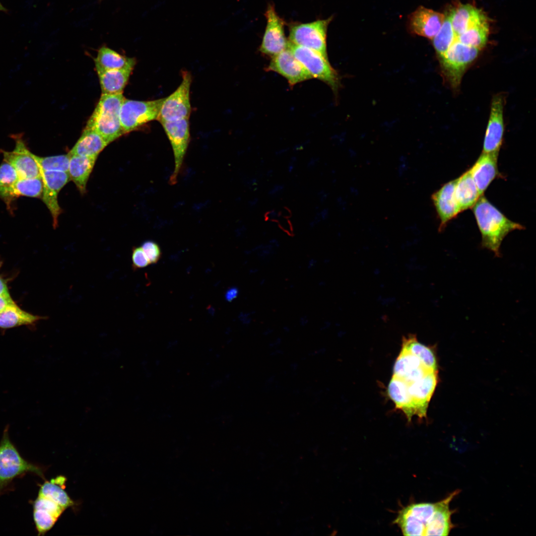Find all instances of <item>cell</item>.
Here are the masks:
<instances>
[{
	"label": "cell",
	"instance_id": "cell-57",
	"mask_svg": "<svg viewBox=\"0 0 536 536\" xmlns=\"http://www.w3.org/2000/svg\"><path fill=\"white\" fill-rule=\"evenodd\" d=\"M272 332H273V330L272 329H267L263 332V335H266V336H267V335H268L271 334Z\"/></svg>",
	"mask_w": 536,
	"mask_h": 536
},
{
	"label": "cell",
	"instance_id": "cell-9",
	"mask_svg": "<svg viewBox=\"0 0 536 536\" xmlns=\"http://www.w3.org/2000/svg\"><path fill=\"white\" fill-rule=\"evenodd\" d=\"M332 18L307 23L292 25L290 29L289 42L314 50L328 58L326 37Z\"/></svg>",
	"mask_w": 536,
	"mask_h": 536
},
{
	"label": "cell",
	"instance_id": "cell-5",
	"mask_svg": "<svg viewBox=\"0 0 536 536\" xmlns=\"http://www.w3.org/2000/svg\"><path fill=\"white\" fill-rule=\"evenodd\" d=\"M288 48L294 57L312 75L329 85L334 92L340 86V78L337 71L331 66L328 59L320 53L288 41Z\"/></svg>",
	"mask_w": 536,
	"mask_h": 536
},
{
	"label": "cell",
	"instance_id": "cell-23",
	"mask_svg": "<svg viewBox=\"0 0 536 536\" xmlns=\"http://www.w3.org/2000/svg\"><path fill=\"white\" fill-rule=\"evenodd\" d=\"M388 394L396 408L402 410L410 422L416 415L415 407L408 391V384L393 376L388 387Z\"/></svg>",
	"mask_w": 536,
	"mask_h": 536
},
{
	"label": "cell",
	"instance_id": "cell-27",
	"mask_svg": "<svg viewBox=\"0 0 536 536\" xmlns=\"http://www.w3.org/2000/svg\"><path fill=\"white\" fill-rule=\"evenodd\" d=\"M133 68H122L98 74L102 94H123Z\"/></svg>",
	"mask_w": 536,
	"mask_h": 536
},
{
	"label": "cell",
	"instance_id": "cell-44",
	"mask_svg": "<svg viewBox=\"0 0 536 536\" xmlns=\"http://www.w3.org/2000/svg\"><path fill=\"white\" fill-rule=\"evenodd\" d=\"M280 217L279 211H278L274 210L268 211L265 214V219L266 220H270L271 222H275L276 223H277Z\"/></svg>",
	"mask_w": 536,
	"mask_h": 536
},
{
	"label": "cell",
	"instance_id": "cell-13",
	"mask_svg": "<svg viewBox=\"0 0 536 536\" xmlns=\"http://www.w3.org/2000/svg\"><path fill=\"white\" fill-rule=\"evenodd\" d=\"M267 70L281 75L291 86L313 78L288 48L272 57Z\"/></svg>",
	"mask_w": 536,
	"mask_h": 536
},
{
	"label": "cell",
	"instance_id": "cell-51",
	"mask_svg": "<svg viewBox=\"0 0 536 536\" xmlns=\"http://www.w3.org/2000/svg\"><path fill=\"white\" fill-rule=\"evenodd\" d=\"M317 264V261L315 259H311L308 262L307 267L309 269L313 268Z\"/></svg>",
	"mask_w": 536,
	"mask_h": 536
},
{
	"label": "cell",
	"instance_id": "cell-55",
	"mask_svg": "<svg viewBox=\"0 0 536 536\" xmlns=\"http://www.w3.org/2000/svg\"><path fill=\"white\" fill-rule=\"evenodd\" d=\"M290 369L293 371H296L298 368V364L296 362H293L290 364Z\"/></svg>",
	"mask_w": 536,
	"mask_h": 536
},
{
	"label": "cell",
	"instance_id": "cell-2",
	"mask_svg": "<svg viewBox=\"0 0 536 536\" xmlns=\"http://www.w3.org/2000/svg\"><path fill=\"white\" fill-rule=\"evenodd\" d=\"M123 94H102L86 128L95 130L109 144L125 134L120 121Z\"/></svg>",
	"mask_w": 536,
	"mask_h": 536
},
{
	"label": "cell",
	"instance_id": "cell-39",
	"mask_svg": "<svg viewBox=\"0 0 536 536\" xmlns=\"http://www.w3.org/2000/svg\"><path fill=\"white\" fill-rule=\"evenodd\" d=\"M132 268L137 270L148 266L150 262L141 247H134L132 253Z\"/></svg>",
	"mask_w": 536,
	"mask_h": 536
},
{
	"label": "cell",
	"instance_id": "cell-7",
	"mask_svg": "<svg viewBox=\"0 0 536 536\" xmlns=\"http://www.w3.org/2000/svg\"><path fill=\"white\" fill-rule=\"evenodd\" d=\"M182 80L177 88L164 98L157 120L162 123L189 118L191 113L190 89L192 75L187 70L182 71Z\"/></svg>",
	"mask_w": 536,
	"mask_h": 536
},
{
	"label": "cell",
	"instance_id": "cell-25",
	"mask_svg": "<svg viewBox=\"0 0 536 536\" xmlns=\"http://www.w3.org/2000/svg\"><path fill=\"white\" fill-rule=\"evenodd\" d=\"M97 74L122 68H134L135 60L120 55L116 51L106 47H101L94 60Z\"/></svg>",
	"mask_w": 536,
	"mask_h": 536
},
{
	"label": "cell",
	"instance_id": "cell-46",
	"mask_svg": "<svg viewBox=\"0 0 536 536\" xmlns=\"http://www.w3.org/2000/svg\"><path fill=\"white\" fill-rule=\"evenodd\" d=\"M0 295L4 296H10L6 282L0 275Z\"/></svg>",
	"mask_w": 536,
	"mask_h": 536
},
{
	"label": "cell",
	"instance_id": "cell-53",
	"mask_svg": "<svg viewBox=\"0 0 536 536\" xmlns=\"http://www.w3.org/2000/svg\"><path fill=\"white\" fill-rule=\"evenodd\" d=\"M283 353V351L280 349H275L272 351L271 353V355L272 356H277L281 355Z\"/></svg>",
	"mask_w": 536,
	"mask_h": 536
},
{
	"label": "cell",
	"instance_id": "cell-47",
	"mask_svg": "<svg viewBox=\"0 0 536 536\" xmlns=\"http://www.w3.org/2000/svg\"><path fill=\"white\" fill-rule=\"evenodd\" d=\"M251 315V313H242L240 317V320L244 324L249 325L252 321Z\"/></svg>",
	"mask_w": 536,
	"mask_h": 536
},
{
	"label": "cell",
	"instance_id": "cell-6",
	"mask_svg": "<svg viewBox=\"0 0 536 536\" xmlns=\"http://www.w3.org/2000/svg\"><path fill=\"white\" fill-rule=\"evenodd\" d=\"M164 98L149 101L124 99L120 110V121L125 134L157 120Z\"/></svg>",
	"mask_w": 536,
	"mask_h": 536
},
{
	"label": "cell",
	"instance_id": "cell-15",
	"mask_svg": "<svg viewBox=\"0 0 536 536\" xmlns=\"http://www.w3.org/2000/svg\"><path fill=\"white\" fill-rule=\"evenodd\" d=\"M16 145L12 151L1 150L3 160L11 165L15 169L19 179L34 178L40 176V169L25 142L20 137H15Z\"/></svg>",
	"mask_w": 536,
	"mask_h": 536
},
{
	"label": "cell",
	"instance_id": "cell-50",
	"mask_svg": "<svg viewBox=\"0 0 536 536\" xmlns=\"http://www.w3.org/2000/svg\"><path fill=\"white\" fill-rule=\"evenodd\" d=\"M319 159L318 158H311L308 163V168L310 169H313L315 167L316 164L318 163Z\"/></svg>",
	"mask_w": 536,
	"mask_h": 536
},
{
	"label": "cell",
	"instance_id": "cell-56",
	"mask_svg": "<svg viewBox=\"0 0 536 536\" xmlns=\"http://www.w3.org/2000/svg\"><path fill=\"white\" fill-rule=\"evenodd\" d=\"M274 378L275 377L274 376H271L267 379L266 383L267 384H270L272 383L274 381Z\"/></svg>",
	"mask_w": 536,
	"mask_h": 536
},
{
	"label": "cell",
	"instance_id": "cell-18",
	"mask_svg": "<svg viewBox=\"0 0 536 536\" xmlns=\"http://www.w3.org/2000/svg\"><path fill=\"white\" fill-rule=\"evenodd\" d=\"M498 156L482 152L469 169L480 196L495 179L501 177L497 166Z\"/></svg>",
	"mask_w": 536,
	"mask_h": 536
},
{
	"label": "cell",
	"instance_id": "cell-59",
	"mask_svg": "<svg viewBox=\"0 0 536 536\" xmlns=\"http://www.w3.org/2000/svg\"><path fill=\"white\" fill-rule=\"evenodd\" d=\"M283 330L285 333H289L290 331V328L287 326L284 327Z\"/></svg>",
	"mask_w": 536,
	"mask_h": 536
},
{
	"label": "cell",
	"instance_id": "cell-41",
	"mask_svg": "<svg viewBox=\"0 0 536 536\" xmlns=\"http://www.w3.org/2000/svg\"><path fill=\"white\" fill-rule=\"evenodd\" d=\"M279 227L289 235L293 234V227L290 220L287 218L280 217L278 221Z\"/></svg>",
	"mask_w": 536,
	"mask_h": 536
},
{
	"label": "cell",
	"instance_id": "cell-31",
	"mask_svg": "<svg viewBox=\"0 0 536 536\" xmlns=\"http://www.w3.org/2000/svg\"><path fill=\"white\" fill-rule=\"evenodd\" d=\"M43 318L22 310L15 304L0 312V328L6 329L29 325Z\"/></svg>",
	"mask_w": 536,
	"mask_h": 536
},
{
	"label": "cell",
	"instance_id": "cell-54",
	"mask_svg": "<svg viewBox=\"0 0 536 536\" xmlns=\"http://www.w3.org/2000/svg\"><path fill=\"white\" fill-rule=\"evenodd\" d=\"M322 350H323V349H318L314 350L313 351H312L310 353V355H312V356L318 355L321 354L322 352Z\"/></svg>",
	"mask_w": 536,
	"mask_h": 536
},
{
	"label": "cell",
	"instance_id": "cell-29",
	"mask_svg": "<svg viewBox=\"0 0 536 536\" xmlns=\"http://www.w3.org/2000/svg\"><path fill=\"white\" fill-rule=\"evenodd\" d=\"M66 481L63 476L45 481L40 486L38 495L53 500L65 509L73 506L74 502L65 490Z\"/></svg>",
	"mask_w": 536,
	"mask_h": 536
},
{
	"label": "cell",
	"instance_id": "cell-21",
	"mask_svg": "<svg viewBox=\"0 0 536 536\" xmlns=\"http://www.w3.org/2000/svg\"><path fill=\"white\" fill-rule=\"evenodd\" d=\"M108 144L96 131L85 127L68 154L70 155L97 157Z\"/></svg>",
	"mask_w": 536,
	"mask_h": 536
},
{
	"label": "cell",
	"instance_id": "cell-1",
	"mask_svg": "<svg viewBox=\"0 0 536 536\" xmlns=\"http://www.w3.org/2000/svg\"><path fill=\"white\" fill-rule=\"evenodd\" d=\"M472 211L481 235V246L500 257L504 238L511 231L523 230V225L508 219L483 196L479 197Z\"/></svg>",
	"mask_w": 536,
	"mask_h": 536
},
{
	"label": "cell",
	"instance_id": "cell-35",
	"mask_svg": "<svg viewBox=\"0 0 536 536\" xmlns=\"http://www.w3.org/2000/svg\"><path fill=\"white\" fill-rule=\"evenodd\" d=\"M33 156L39 167L43 170L68 173L70 156L68 153L47 157H40L33 154Z\"/></svg>",
	"mask_w": 536,
	"mask_h": 536
},
{
	"label": "cell",
	"instance_id": "cell-14",
	"mask_svg": "<svg viewBox=\"0 0 536 536\" xmlns=\"http://www.w3.org/2000/svg\"><path fill=\"white\" fill-rule=\"evenodd\" d=\"M445 18V14L420 6L409 15L407 27L412 34L433 39L442 26Z\"/></svg>",
	"mask_w": 536,
	"mask_h": 536
},
{
	"label": "cell",
	"instance_id": "cell-26",
	"mask_svg": "<svg viewBox=\"0 0 536 536\" xmlns=\"http://www.w3.org/2000/svg\"><path fill=\"white\" fill-rule=\"evenodd\" d=\"M18 179L14 167L3 160L0 165V199L5 203L11 214H13L14 203L17 198L14 185Z\"/></svg>",
	"mask_w": 536,
	"mask_h": 536
},
{
	"label": "cell",
	"instance_id": "cell-33",
	"mask_svg": "<svg viewBox=\"0 0 536 536\" xmlns=\"http://www.w3.org/2000/svg\"><path fill=\"white\" fill-rule=\"evenodd\" d=\"M445 15L443 25L433 39L434 48L439 58L445 53L456 39L450 19L447 14Z\"/></svg>",
	"mask_w": 536,
	"mask_h": 536
},
{
	"label": "cell",
	"instance_id": "cell-4",
	"mask_svg": "<svg viewBox=\"0 0 536 536\" xmlns=\"http://www.w3.org/2000/svg\"><path fill=\"white\" fill-rule=\"evenodd\" d=\"M479 51L456 39L439 58L443 74L451 87L457 88L459 86L466 69L477 57Z\"/></svg>",
	"mask_w": 536,
	"mask_h": 536
},
{
	"label": "cell",
	"instance_id": "cell-12",
	"mask_svg": "<svg viewBox=\"0 0 536 536\" xmlns=\"http://www.w3.org/2000/svg\"><path fill=\"white\" fill-rule=\"evenodd\" d=\"M504 101L503 96L501 95H497L493 97L482 152L498 155L504 132Z\"/></svg>",
	"mask_w": 536,
	"mask_h": 536
},
{
	"label": "cell",
	"instance_id": "cell-24",
	"mask_svg": "<svg viewBox=\"0 0 536 536\" xmlns=\"http://www.w3.org/2000/svg\"><path fill=\"white\" fill-rule=\"evenodd\" d=\"M455 195L461 212L472 207L480 197L469 169L457 178Z\"/></svg>",
	"mask_w": 536,
	"mask_h": 536
},
{
	"label": "cell",
	"instance_id": "cell-10",
	"mask_svg": "<svg viewBox=\"0 0 536 536\" xmlns=\"http://www.w3.org/2000/svg\"><path fill=\"white\" fill-rule=\"evenodd\" d=\"M266 17L267 25L260 51L273 57L288 48V41L284 34V21L278 16L273 5H268Z\"/></svg>",
	"mask_w": 536,
	"mask_h": 536
},
{
	"label": "cell",
	"instance_id": "cell-49",
	"mask_svg": "<svg viewBox=\"0 0 536 536\" xmlns=\"http://www.w3.org/2000/svg\"><path fill=\"white\" fill-rule=\"evenodd\" d=\"M296 162L297 159L295 157H292L290 159V162L288 166V169L289 172H291L294 169Z\"/></svg>",
	"mask_w": 536,
	"mask_h": 536
},
{
	"label": "cell",
	"instance_id": "cell-37",
	"mask_svg": "<svg viewBox=\"0 0 536 536\" xmlns=\"http://www.w3.org/2000/svg\"><path fill=\"white\" fill-rule=\"evenodd\" d=\"M33 508L45 510L57 519H59L66 509L53 500L40 495H38L37 498L34 501Z\"/></svg>",
	"mask_w": 536,
	"mask_h": 536
},
{
	"label": "cell",
	"instance_id": "cell-58",
	"mask_svg": "<svg viewBox=\"0 0 536 536\" xmlns=\"http://www.w3.org/2000/svg\"><path fill=\"white\" fill-rule=\"evenodd\" d=\"M258 201V198H255L252 201H251L250 202V204L251 205V206H255V205L257 203Z\"/></svg>",
	"mask_w": 536,
	"mask_h": 536
},
{
	"label": "cell",
	"instance_id": "cell-11",
	"mask_svg": "<svg viewBox=\"0 0 536 536\" xmlns=\"http://www.w3.org/2000/svg\"><path fill=\"white\" fill-rule=\"evenodd\" d=\"M39 169L43 183L41 199L51 214L53 225L56 228L58 226L59 216L63 212L58 203V195L70 181V177L67 172Z\"/></svg>",
	"mask_w": 536,
	"mask_h": 536
},
{
	"label": "cell",
	"instance_id": "cell-32",
	"mask_svg": "<svg viewBox=\"0 0 536 536\" xmlns=\"http://www.w3.org/2000/svg\"><path fill=\"white\" fill-rule=\"evenodd\" d=\"M489 32L488 21L477 24L456 36L461 43L479 50L487 43Z\"/></svg>",
	"mask_w": 536,
	"mask_h": 536
},
{
	"label": "cell",
	"instance_id": "cell-20",
	"mask_svg": "<svg viewBox=\"0 0 536 536\" xmlns=\"http://www.w3.org/2000/svg\"><path fill=\"white\" fill-rule=\"evenodd\" d=\"M447 15L456 36L477 24L488 21L483 11L470 4H460Z\"/></svg>",
	"mask_w": 536,
	"mask_h": 536
},
{
	"label": "cell",
	"instance_id": "cell-45",
	"mask_svg": "<svg viewBox=\"0 0 536 536\" xmlns=\"http://www.w3.org/2000/svg\"><path fill=\"white\" fill-rule=\"evenodd\" d=\"M283 189V185H275L269 191L268 194L273 198H277L282 194Z\"/></svg>",
	"mask_w": 536,
	"mask_h": 536
},
{
	"label": "cell",
	"instance_id": "cell-61",
	"mask_svg": "<svg viewBox=\"0 0 536 536\" xmlns=\"http://www.w3.org/2000/svg\"><path fill=\"white\" fill-rule=\"evenodd\" d=\"M272 171H271V170H269V171H268V173H267V175H268V176H270V175H271L272 174Z\"/></svg>",
	"mask_w": 536,
	"mask_h": 536
},
{
	"label": "cell",
	"instance_id": "cell-38",
	"mask_svg": "<svg viewBox=\"0 0 536 536\" xmlns=\"http://www.w3.org/2000/svg\"><path fill=\"white\" fill-rule=\"evenodd\" d=\"M150 264L157 263L162 255L158 244L152 240L144 241L141 246Z\"/></svg>",
	"mask_w": 536,
	"mask_h": 536
},
{
	"label": "cell",
	"instance_id": "cell-36",
	"mask_svg": "<svg viewBox=\"0 0 536 536\" xmlns=\"http://www.w3.org/2000/svg\"><path fill=\"white\" fill-rule=\"evenodd\" d=\"M33 519L38 535H43L51 529L58 519L45 510L33 509Z\"/></svg>",
	"mask_w": 536,
	"mask_h": 536
},
{
	"label": "cell",
	"instance_id": "cell-22",
	"mask_svg": "<svg viewBox=\"0 0 536 536\" xmlns=\"http://www.w3.org/2000/svg\"><path fill=\"white\" fill-rule=\"evenodd\" d=\"M97 157L70 155L68 173L79 192H86V184Z\"/></svg>",
	"mask_w": 536,
	"mask_h": 536
},
{
	"label": "cell",
	"instance_id": "cell-52",
	"mask_svg": "<svg viewBox=\"0 0 536 536\" xmlns=\"http://www.w3.org/2000/svg\"><path fill=\"white\" fill-rule=\"evenodd\" d=\"M308 321V318L306 316H303L299 319V323L301 326H305L307 325Z\"/></svg>",
	"mask_w": 536,
	"mask_h": 536
},
{
	"label": "cell",
	"instance_id": "cell-17",
	"mask_svg": "<svg viewBox=\"0 0 536 536\" xmlns=\"http://www.w3.org/2000/svg\"><path fill=\"white\" fill-rule=\"evenodd\" d=\"M438 381L437 370L428 373L422 378L408 385V391L416 411L420 418L426 416L429 402Z\"/></svg>",
	"mask_w": 536,
	"mask_h": 536
},
{
	"label": "cell",
	"instance_id": "cell-30",
	"mask_svg": "<svg viewBox=\"0 0 536 536\" xmlns=\"http://www.w3.org/2000/svg\"><path fill=\"white\" fill-rule=\"evenodd\" d=\"M402 348L417 356L428 369L437 370V360L433 350L419 342L415 335L410 334L402 337Z\"/></svg>",
	"mask_w": 536,
	"mask_h": 536
},
{
	"label": "cell",
	"instance_id": "cell-48",
	"mask_svg": "<svg viewBox=\"0 0 536 536\" xmlns=\"http://www.w3.org/2000/svg\"><path fill=\"white\" fill-rule=\"evenodd\" d=\"M281 341L282 339L280 337H277L273 341L270 342L269 346L271 348H276L280 345Z\"/></svg>",
	"mask_w": 536,
	"mask_h": 536
},
{
	"label": "cell",
	"instance_id": "cell-28",
	"mask_svg": "<svg viewBox=\"0 0 536 536\" xmlns=\"http://www.w3.org/2000/svg\"><path fill=\"white\" fill-rule=\"evenodd\" d=\"M459 493L456 490L445 499L437 502V507L434 514L433 522L429 536H447L453 528L451 516L453 513L449 508L450 503Z\"/></svg>",
	"mask_w": 536,
	"mask_h": 536
},
{
	"label": "cell",
	"instance_id": "cell-19",
	"mask_svg": "<svg viewBox=\"0 0 536 536\" xmlns=\"http://www.w3.org/2000/svg\"><path fill=\"white\" fill-rule=\"evenodd\" d=\"M431 371L417 356L402 348L394 364L393 376L409 384Z\"/></svg>",
	"mask_w": 536,
	"mask_h": 536
},
{
	"label": "cell",
	"instance_id": "cell-43",
	"mask_svg": "<svg viewBox=\"0 0 536 536\" xmlns=\"http://www.w3.org/2000/svg\"><path fill=\"white\" fill-rule=\"evenodd\" d=\"M14 301L10 296H4L0 295V312L3 311L8 307L15 304Z\"/></svg>",
	"mask_w": 536,
	"mask_h": 536
},
{
	"label": "cell",
	"instance_id": "cell-16",
	"mask_svg": "<svg viewBox=\"0 0 536 536\" xmlns=\"http://www.w3.org/2000/svg\"><path fill=\"white\" fill-rule=\"evenodd\" d=\"M457 178L442 186L432 195V200L435 207L440 224L441 231L451 219L461 212L455 195Z\"/></svg>",
	"mask_w": 536,
	"mask_h": 536
},
{
	"label": "cell",
	"instance_id": "cell-60",
	"mask_svg": "<svg viewBox=\"0 0 536 536\" xmlns=\"http://www.w3.org/2000/svg\"><path fill=\"white\" fill-rule=\"evenodd\" d=\"M0 11H6L5 8L1 4L0 2Z\"/></svg>",
	"mask_w": 536,
	"mask_h": 536
},
{
	"label": "cell",
	"instance_id": "cell-42",
	"mask_svg": "<svg viewBox=\"0 0 536 536\" xmlns=\"http://www.w3.org/2000/svg\"><path fill=\"white\" fill-rule=\"evenodd\" d=\"M239 294V290L236 286L229 288L225 292L224 297L227 302H231L237 298Z\"/></svg>",
	"mask_w": 536,
	"mask_h": 536
},
{
	"label": "cell",
	"instance_id": "cell-34",
	"mask_svg": "<svg viewBox=\"0 0 536 536\" xmlns=\"http://www.w3.org/2000/svg\"><path fill=\"white\" fill-rule=\"evenodd\" d=\"M14 193L18 198L19 196L41 198L43 183L40 176L18 179L14 185Z\"/></svg>",
	"mask_w": 536,
	"mask_h": 536
},
{
	"label": "cell",
	"instance_id": "cell-40",
	"mask_svg": "<svg viewBox=\"0 0 536 536\" xmlns=\"http://www.w3.org/2000/svg\"><path fill=\"white\" fill-rule=\"evenodd\" d=\"M277 248L269 243L267 245L261 244L260 249L256 252L258 257L262 260L270 258L274 254Z\"/></svg>",
	"mask_w": 536,
	"mask_h": 536
},
{
	"label": "cell",
	"instance_id": "cell-8",
	"mask_svg": "<svg viewBox=\"0 0 536 536\" xmlns=\"http://www.w3.org/2000/svg\"><path fill=\"white\" fill-rule=\"evenodd\" d=\"M189 118L161 123L170 142L174 159V169L169 178L170 185H175L183 167L190 141Z\"/></svg>",
	"mask_w": 536,
	"mask_h": 536
},
{
	"label": "cell",
	"instance_id": "cell-3",
	"mask_svg": "<svg viewBox=\"0 0 536 536\" xmlns=\"http://www.w3.org/2000/svg\"><path fill=\"white\" fill-rule=\"evenodd\" d=\"M28 472L44 478L43 468L22 458L11 442L6 428L0 441V494L7 489L15 478Z\"/></svg>",
	"mask_w": 536,
	"mask_h": 536
}]
</instances>
